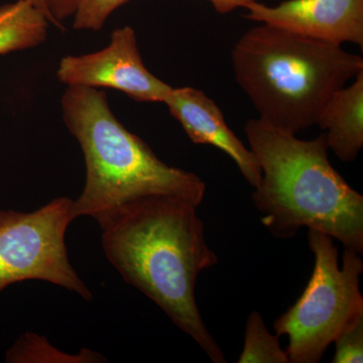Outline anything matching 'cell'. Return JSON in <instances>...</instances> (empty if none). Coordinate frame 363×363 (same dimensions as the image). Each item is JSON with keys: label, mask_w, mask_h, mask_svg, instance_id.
<instances>
[{"label": "cell", "mask_w": 363, "mask_h": 363, "mask_svg": "<svg viewBox=\"0 0 363 363\" xmlns=\"http://www.w3.org/2000/svg\"><path fill=\"white\" fill-rule=\"evenodd\" d=\"M28 1L32 2L33 6L37 7V9H39L40 11H42V13H44L45 16H47L48 20H49L52 25L57 26V28H62L61 26H60L58 23H56V21L52 18L51 13H50L49 9H48L45 0H28Z\"/></svg>", "instance_id": "18"}, {"label": "cell", "mask_w": 363, "mask_h": 363, "mask_svg": "<svg viewBox=\"0 0 363 363\" xmlns=\"http://www.w3.org/2000/svg\"><path fill=\"white\" fill-rule=\"evenodd\" d=\"M57 77L68 87L111 88L138 102H164L172 89L143 64L130 26L114 30L101 51L62 59Z\"/></svg>", "instance_id": "7"}, {"label": "cell", "mask_w": 363, "mask_h": 363, "mask_svg": "<svg viewBox=\"0 0 363 363\" xmlns=\"http://www.w3.org/2000/svg\"><path fill=\"white\" fill-rule=\"evenodd\" d=\"M70 198L60 197L35 211H0V292L23 281H45L92 300L69 259L66 233Z\"/></svg>", "instance_id": "6"}, {"label": "cell", "mask_w": 363, "mask_h": 363, "mask_svg": "<svg viewBox=\"0 0 363 363\" xmlns=\"http://www.w3.org/2000/svg\"><path fill=\"white\" fill-rule=\"evenodd\" d=\"M245 131L262 169L252 198L262 225L281 240L308 227L362 255L363 196L332 167L324 133L300 140L259 118Z\"/></svg>", "instance_id": "2"}, {"label": "cell", "mask_w": 363, "mask_h": 363, "mask_svg": "<svg viewBox=\"0 0 363 363\" xmlns=\"http://www.w3.org/2000/svg\"><path fill=\"white\" fill-rule=\"evenodd\" d=\"M128 0H74V23L76 30H100L117 9Z\"/></svg>", "instance_id": "14"}, {"label": "cell", "mask_w": 363, "mask_h": 363, "mask_svg": "<svg viewBox=\"0 0 363 363\" xmlns=\"http://www.w3.org/2000/svg\"><path fill=\"white\" fill-rule=\"evenodd\" d=\"M335 354L333 363H362L363 362V317L358 318L334 340Z\"/></svg>", "instance_id": "15"}, {"label": "cell", "mask_w": 363, "mask_h": 363, "mask_svg": "<svg viewBox=\"0 0 363 363\" xmlns=\"http://www.w3.org/2000/svg\"><path fill=\"white\" fill-rule=\"evenodd\" d=\"M197 208L173 196H147L95 220L105 257L124 281L159 306L212 362L225 363L195 298L200 274L218 262Z\"/></svg>", "instance_id": "1"}, {"label": "cell", "mask_w": 363, "mask_h": 363, "mask_svg": "<svg viewBox=\"0 0 363 363\" xmlns=\"http://www.w3.org/2000/svg\"><path fill=\"white\" fill-rule=\"evenodd\" d=\"M61 105L64 123L78 140L86 164L84 188L72 204L74 220L82 216L97 219L147 196H173L200 206L205 182L161 161L116 118L104 91L69 86Z\"/></svg>", "instance_id": "4"}, {"label": "cell", "mask_w": 363, "mask_h": 363, "mask_svg": "<svg viewBox=\"0 0 363 363\" xmlns=\"http://www.w3.org/2000/svg\"><path fill=\"white\" fill-rule=\"evenodd\" d=\"M238 362L290 363L288 353L279 345V336L267 330L264 318L257 311L247 318L245 345Z\"/></svg>", "instance_id": "12"}, {"label": "cell", "mask_w": 363, "mask_h": 363, "mask_svg": "<svg viewBox=\"0 0 363 363\" xmlns=\"http://www.w3.org/2000/svg\"><path fill=\"white\" fill-rule=\"evenodd\" d=\"M236 82L260 121L297 135L317 123L336 91L363 71V59L339 45L262 23L231 52Z\"/></svg>", "instance_id": "3"}, {"label": "cell", "mask_w": 363, "mask_h": 363, "mask_svg": "<svg viewBox=\"0 0 363 363\" xmlns=\"http://www.w3.org/2000/svg\"><path fill=\"white\" fill-rule=\"evenodd\" d=\"M45 4L52 18L61 28L62 21L73 16L74 0H45Z\"/></svg>", "instance_id": "16"}, {"label": "cell", "mask_w": 363, "mask_h": 363, "mask_svg": "<svg viewBox=\"0 0 363 363\" xmlns=\"http://www.w3.org/2000/svg\"><path fill=\"white\" fill-rule=\"evenodd\" d=\"M169 113L181 123L196 145H210L225 152L253 189L262 180L255 154L227 125L223 112L203 91L193 87L173 88L164 98Z\"/></svg>", "instance_id": "9"}, {"label": "cell", "mask_w": 363, "mask_h": 363, "mask_svg": "<svg viewBox=\"0 0 363 363\" xmlns=\"http://www.w3.org/2000/svg\"><path fill=\"white\" fill-rule=\"evenodd\" d=\"M215 11L221 14H226L235 11L238 7L245 9L248 4L255 0H209Z\"/></svg>", "instance_id": "17"}, {"label": "cell", "mask_w": 363, "mask_h": 363, "mask_svg": "<svg viewBox=\"0 0 363 363\" xmlns=\"http://www.w3.org/2000/svg\"><path fill=\"white\" fill-rule=\"evenodd\" d=\"M308 242L315 257L311 278L297 302L274 323L277 336H288L292 363L319 362L339 334L363 317L362 255L344 248L340 269L331 236L309 229Z\"/></svg>", "instance_id": "5"}, {"label": "cell", "mask_w": 363, "mask_h": 363, "mask_svg": "<svg viewBox=\"0 0 363 363\" xmlns=\"http://www.w3.org/2000/svg\"><path fill=\"white\" fill-rule=\"evenodd\" d=\"M327 145L341 162H353L363 147V71L336 91L318 117Z\"/></svg>", "instance_id": "10"}, {"label": "cell", "mask_w": 363, "mask_h": 363, "mask_svg": "<svg viewBox=\"0 0 363 363\" xmlns=\"http://www.w3.org/2000/svg\"><path fill=\"white\" fill-rule=\"evenodd\" d=\"M104 357L94 351L83 350L69 355L52 347L44 337L26 333L9 350L7 362H99Z\"/></svg>", "instance_id": "13"}, {"label": "cell", "mask_w": 363, "mask_h": 363, "mask_svg": "<svg viewBox=\"0 0 363 363\" xmlns=\"http://www.w3.org/2000/svg\"><path fill=\"white\" fill-rule=\"evenodd\" d=\"M50 21L28 0L0 6V55L30 49L47 39Z\"/></svg>", "instance_id": "11"}, {"label": "cell", "mask_w": 363, "mask_h": 363, "mask_svg": "<svg viewBox=\"0 0 363 363\" xmlns=\"http://www.w3.org/2000/svg\"><path fill=\"white\" fill-rule=\"evenodd\" d=\"M247 20L341 45L363 47V0H286L277 6L253 1Z\"/></svg>", "instance_id": "8"}]
</instances>
